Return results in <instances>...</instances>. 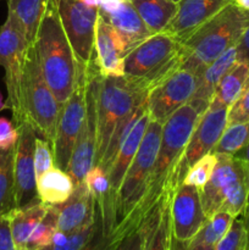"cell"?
Here are the masks:
<instances>
[{
	"instance_id": "bcb514c9",
	"label": "cell",
	"mask_w": 249,
	"mask_h": 250,
	"mask_svg": "<svg viewBox=\"0 0 249 250\" xmlns=\"http://www.w3.org/2000/svg\"><path fill=\"white\" fill-rule=\"evenodd\" d=\"M247 183H248V194H247V203H246V209L242 216L244 219H249V166H248V173H247Z\"/></svg>"
},
{
	"instance_id": "ac0fdd59",
	"label": "cell",
	"mask_w": 249,
	"mask_h": 250,
	"mask_svg": "<svg viewBox=\"0 0 249 250\" xmlns=\"http://www.w3.org/2000/svg\"><path fill=\"white\" fill-rule=\"evenodd\" d=\"M233 0H181L175 19L165 29L183 42L203 23L219 14Z\"/></svg>"
},
{
	"instance_id": "e0dca14e",
	"label": "cell",
	"mask_w": 249,
	"mask_h": 250,
	"mask_svg": "<svg viewBox=\"0 0 249 250\" xmlns=\"http://www.w3.org/2000/svg\"><path fill=\"white\" fill-rule=\"evenodd\" d=\"M132 45L99 15L95 28L93 62L103 77L124 76V60Z\"/></svg>"
},
{
	"instance_id": "d6986e66",
	"label": "cell",
	"mask_w": 249,
	"mask_h": 250,
	"mask_svg": "<svg viewBox=\"0 0 249 250\" xmlns=\"http://www.w3.org/2000/svg\"><path fill=\"white\" fill-rule=\"evenodd\" d=\"M58 209V231L65 234L84 229L94 221V199L84 182L75 186V190Z\"/></svg>"
},
{
	"instance_id": "4fadbf2b",
	"label": "cell",
	"mask_w": 249,
	"mask_h": 250,
	"mask_svg": "<svg viewBox=\"0 0 249 250\" xmlns=\"http://www.w3.org/2000/svg\"><path fill=\"white\" fill-rule=\"evenodd\" d=\"M228 107L212 98L211 103L198 120L183 153L175 176V190L182 185L187 171L207 154L212 153L227 126Z\"/></svg>"
},
{
	"instance_id": "ab89813d",
	"label": "cell",
	"mask_w": 249,
	"mask_h": 250,
	"mask_svg": "<svg viewBox=\"0 0 249 250\" xmlns=\"http://www.w3.org/2000/svg\"><path fill=\"white\" fill-rule=\"evenodd\" d=\"M19 139V129L14 121L0 117V149L15 148Z\"/></svg>"
},
{
	"instance_id": "603a6c76",
	"label": "cell",
	"mask_w": 249,
	"mask_h": 250,
	"mask_svg": "<svg viewBox=\"0 0 249 250\" xmlns=\"http://www.w3.org/2000/svg\"><path fill=\"white\" fill-rule=\"evenodd\" d=\"M75 190V182L66 171L51 167L37 178V193L39 200L48 207L61 205Z\"/></svg>"
},
{
	"instance_id": "b9f144b4",
	"label": "cell",
	"mask_w": 249,
	"mask_h": 250,
	"mask_svg": "<svg viewBox=\"0 0 249 250\" xmlns=\"http://www.w3.org/2000/svg\"><path fill=\"white\" fill-rule=\"evenodd\" d=\"M237 49V61L246 62L249 65V24L244 29L243 34L239 38L236 45Z\"/></svg>"
},
{
	"instance_id": "83f0119b",
	"label": "cell",
	"mask_w": 249,
	"mask_h": 250,
	"mask_svg": "<svg viewBox=\"0 0 249 250\" xmlns=\"http://www.w3.org/2000/svg\"><path fill=\"white\" fill-rule=\"evenodd\" d=\"M15 148L0 149V216L17 209L14 176Z\"/></svg>"
},
{
	"instance_id": "8992f818",
	"label": "cell",
	"mask_w": 249,
	"mask_h": 250,
	"mask_svg": "<svg viewBox=\"0 0 249 250\" xmlns=\"http://www.w3.org/2000/svg\"><path fill=\"white\" fill-rule=\"evenodd\" d=\"M22 107L26 120L37 134L53 146L61 105L44 78L34 44L27 49L22 80Z\"/></svg>"
},
{
	"instance_id": "681fc988",
	"label": "cell",
	"mask_w": 249,
	"mask_h": 250,
	"mask_svg": "<svg viewBox=\"0 0 249 250\" xmlns=\"http://www.w3.org/2000/svg\"><path fill=\"white\" fill-rule=\"evenodd\" d=\"M244 224H246V229L247 232H248V242H247V250H249V219H244Z\"/></svg>"
},
{
	"instance_id": "f546056e",
	"label": "cell",
	"mask_w": 249,
	"mask_h": 250,
	"mask_svg": "<svg viewBox=\"0 0 249 250\" xmlns=\"http://www.w3.org/2000/svg\"><path fill=\"white\" fill-rule=\"evenodd\" d=\"M94 215H95V229L89 241L83 246L81 250H114L117 242L121 238L122 234L134 224L124 225L115 229L111 233L105 229L104 216H103V207L99 202L94 200Z\"/></svg>"
},
{
	"instance_id": "836d02e7",
	"label": "cell",
	"mask_w": 249,
	"mask_h": 250,
	"mask_svg": "<svg viewBox=\"0 0 249 250\" xmlns=\"http://www.w3.org/2000/svg\"><path fill=\"white\" fill-rule=\"evenodd\" d=\"M216 161L217 155L214 153H209L203 156V158H200L187 171L185 178H183V185L194 186L198 189L202 190L208 183V181L210 180V177H211Z\"/></svg>"
},
{
	"instance_id": "f907efd6",
	"label": "cell",
	"mask_w": 249,
	"mask_h": 250,
	"mask_svg": "<svg viewBox=\"0 0 249 250\" xmlns=\"http://www.w3.org/2000/svg\"><path fill=\"white\" fill-rule=\"evenodd\" d=\"M4 109H7V107H6V104L4 103V99H2L1 93H0V111H1V110H4Z\"/></svg>"
},
{
	"instance_id": "60d3db41",
	"label": "cell",
	"mask_w": 249,
	"mask_h": 250,
	"mask_svg": "<svg viewBox=\"0 0 249 250\" xmlns=\"http://www.w3.org/2000/svg\"><path fill=\"white\" fill-rule=\"evenodd\" d=\"M0 250H16L10 229V215L0 216Z\"/></svg>"
},
{
	"instance_id": "f5cc1de1",
	"label": "cell",
	"mask_w": 249,
	"mask_h": 250,
	"mask_svg": "<svg viewBox=\"0 0 249 250\" xmlns=\"http://www.w3.org/2000/svg\"><path fill=\"white\" fill-rule=\"evenodd\" d=\"M246 250H247V248H246Z\"/></svg>"
},
{
	"instance_id": "d4e9b609",
	"label": "cell",
	"mask_w": 249,
	"mask_h": 250,
	"mask_svg": "<svg viewBox=\"0 0 249 250\" xmlns=\"http://www.w3.org/2000/svg\"><path fill=\"white\" fill-rule=\"evenodd\" d=\"M48 205L42 202L29 207L19 208L10 214V229L16 250H23L37 225L45 216Z\"/></svg>"
},
{
	"instance_id": "30bf717a",
	"label": "cell",
	"mask_w": 249,
	"mask_h": 250,
	"mask_svg": "<svg viewBox=\"0 0 249 250\" xmlns=\"http://www.w3.org/2000/svg\"><path fill=\"white\" fill-rule=\"evenodd\" d=\"M100 75L93 63L87 68V94H85V116L82 128L76 139L75 148L71 156L67 173L75 182L80 185L84 180L88 171L94 166L98 146V115L97 90Z\"/></svg>"
},
{
	"instance_id": "484cf974",
	"label": "cell",
	"mask_w": 249,
	"mask_h": 250,
	"mask_svg": "<svg viewBox=\"0 0 249 250\" xmlns=\"http://www.w3.org/2000/svg\"><path fill=\"white\" fill-rule=\"evenodd\" d=\"M170 199L164 198L150 212V222L143 250H170Z\"/></svg>"
},
{
	"instance_id": "f35d334b",
	"label": "cell",
	"mask_w": 249,
	"mask_h": 250,
	"mask_svg": "<svg viewBox=\"0 0 249 250\" xmlns=\"http://www.w3.org/2000/svg\"><path fill=\"white\" fill-rule=\"evenodd\" d=\"M247 121H249V82L241 97L228 107L227 111V125Z\"/></svg>"
},
{
	"instance_id": "7dc6e473",
	"label": "cell",
	"mask_w": 249,
	"mask_h": 250,
	"mask_svg": "<svg viewBox=\"0 0 249 250\" xmlns=\"http://www.w3.org/2000/svg\"><path fill=\"white\" fill-rule=\"evenodd\" d=\"M233 4L237 5L239 9L249 12V0H233Z\"/></svg>"
},
{
	"instance_id": "8d00e7d4",
	"label": "cell",
	"mask_w": 249,
	"mask_h": 250,
	"mask_svg": "<svg viewBox=\"0 0 249 250\" xmlns=\"http://www.w3.org/2000/svg\"><path fill=\"white\" fill-rule=\"evenodd\" d=\"M247 242L248 232L246 224L243 216H238L233 220L224 238L215 246V250H246Z\"/></svg>"
},
{
	"instance_id": "c3c4849f",
	"label": "cell",
	"mask_w": 249,
	"mask_h": 250,
	"mask_svg": "<svg viewBox=\"0 0 249 250\" xmlns=\"http://www.w3.org/2000/svg\"><path fill=\"white\" fill-rule=\"evenodd\" d=\"M80 1L83 2L84 5H87V6L98 7V9H99L100 5H102L103 0H80Z\"/></svg>"
},
{
	"instance_id": "9c48e42d",
	"label": "cell",
	"mask_w": 249,
	"mask_h": 250,
	"mask_svg": "<svg viewBox=\"0 0 249 250\" xmlns=\"http://www.w3.org/2000/svg\"><path fill=\"white\" fill-rule=\"evenodd\" d=\"M28 46L21 32L6 19L0 28V66L5 71L4 80L7 90L5 104L11 110L16 127L27 121L22 107V80Z\"/></svg>"
},
{
	"instance_id": "6da1fadb",
	"label": "cell",
	"mask_w": 249,
	"mask_h": 250,
	"mask_svg": "<svg viewBox=\"0 0 249 250\" xmlns=\"http://www.w3.org/2000/svg\"><path fill=\"white\" fill-rule=\"evenodd\" d=\"M203 112L189 102L173 112L163 125L160 146L143 202L132 216H145L164 198L175 192V176L192 132ZM128 217V219H129ZM127 219V220H128Z\"/></svg>"
},
{
	"instance_id": "ffe728a7",
	"label": "cell",
	"mask_w": 249,
	"mask_h": 250,
	"mask_svg": "<svg viewBox=\"0 0 249 250\" xmlns=\"http://www.w3.org/2000/svg\"><path fill=\"white\" fill-rule=\"evenodd\" d=\"M236 62L237 49L236 46H232L231 49L225 51L220 58H217L214 62L210 63L203 73L202 80H200L194 95L189 100L190 104H193L200 111L204 112L211 103L215 89H216L220 80Z\"/></svg>"
},
{
	"instance_id": "d6a6232c",
	"label": "cell",
	"mask_w": 249,
	"mask_h": 250,
	"mask_svg": "<svg viewBox=\"0 0 249 250\" xmlns=\"http://www.w3.org/2000/svg\"><path fill=\"white\" fill-rule=\"evenodd\" d=\"M94 229L95 215L93 224L88 225V226L80 229V231L73 232V233L70 234H65L62 232L58 231L54 236L53 242L41 250H81L83 248V246L89 241L93 232H94Z\"/></svg>"
},
{
	"instance_id": "8fae6325",
	"label": "cell",
	"mask_w": 249,
	"mask_h": 250,
	"mask_svg": "<svg viewBox=\"0 0 249 250\" xmlns=\"http://www.w3.org/2000/svg\"><path fill=\"white\" fill-rule=\"evenodd\" d=\"M58 10L78 66L87 70L93 65L99 9L87 6L80 0H58Z\"/></svg>"
},
{
	"instance_id": "1f68e13d",
	"label": "cell",
	"mask_w": 249,
	"mask_h": 250,
	"mask_svg": "<svg viewBox=\"0 0 249 250\" xmlns=\"http://www.w3.org/2000/svg\"><path fill=\"white\" fill-rule=\"evenodd\" d=\"M58 232V209L49 207L45 216L41 220L27 241L23 250H41L53 242Z\"/></svg>"
},
{
	"instance_id": "f1b7e54d",
	"label": "cell",
	"mask_w": 249,
	"mask_h": 250,
	"mask_svg": "<svg viewBox=\"0 0 249 250\" xmlns=\"http://www.w3.org/2000/svg\"><path fill=\"white\" fill-rule=\"evenodd\" d=\"M236 217L226 211H217L211 217L207 220L202 229H199L197 234L187 242L188 246H204V247H215L222 238L227 231L231 227L232 222Z\"/></svg>"
},
{
	"instance_id": "cb8c5ba5",
	"label": "cell",
	"mask_w": 249,
	"mask_h": 250,
	"mask_svg": "<svg viewBox=\"0 0 249 250\" xmlns=\"http://www.w3.org/2000/svg\"><path fill=\"white\" fill-rule=\"evenodd\" d=\"M153 34L164 32L175 19L177 2L171 0H129Z\"/></svg>"
},
{
	"instance_id": "7402d4cb",
	"label": "cell",
	"mask_w": 249,
	"mask_h": 250,
	"mask_svg": "<svg viewBox=\"0 0 249 250\" xmlns=\"http://www.w3.org/2000/svg\"><path fill=\"white\" fill-rule=\"evenodd\" d=\"M100 16L124 37L133 49L153 36L129 0H124L121 6L112 14Z\"/></svg>"
},
{
	"instance_id": "9a60e30c",
	"label": "cell",
	"mask_w": 249,
	"mask_h": 250,
	"mask_svg": "<svg viewBox=\"0 0 249 250\" xmlns=\"http://www.w3.org/2000/svg\"><path fill=\"white\" fill-rule=\"evenodd\" d=\"M19 139L15 146L14 176L15 198L17 209L39 203L37 193V176L34 168V146L38 137L28 121L17 126Z\"/></svg>"
},
{
	"instance_id": "ee69618b",
	"label": "cell",
	"mask_w": 249,
	"mask_h": 250,
	"mask_svg": "<svg viewBox=\"0 0 249 250\" xmlns=\"http://www.w3.org/2000/svg\"><path fill=\"white\" fill-rule=\"evenodd\" d=\"M124 0H103L102 5L99 7L100 15H109L116 11L122 5Z\"/></svg>"
},
{
	"instance_id": "816d5d0a",
	"label": "cell",
	"mask_w": 249,
	"mask_h": 250,
	"mask_svg": "<svg viewBox=\"0 0 249 250\" xmlns=\"http://www.w3.org/2000/svg\"><path fill=\"white\" fill-rule=\"evenodd\" d=\"M171 1H173V2H177V4H178V2H180L181 0H171Z\"/></svg>"
},
{
	"instance_id": "4dcf8cb0",
	"label": "cell",
	"mask_w": 249,
	"mask_h": 250,
	"mask_svg": "<svg viewBox=\"0 0 249 250\" xmlns=\"http://www.w3.org/2000/svg\"><path fill=\"white\" fill-rule=\"evenodd\" d=\"M249 142V121L227 125L221 138L214 148V154L234 156Z\"/></svg>"
},
{
	"instance_id": "52a82bcc",
	"label": "cell",
	"mask_w": 249,
	"mask_h": 250,
	"mask_svg": "<svg viewBox=\"0 0 249 250\" xmlns=\"http://www.w3.org/2000/svg\"><path fill=\"white\" fill-rule=\"evenodd\" d=\"M163 124L150 120L138 151L129 165L114 203V229L126 221L143 202L154 170Z\"/></svg>"
},
{
	"instance_id": "74e56055",
	"label": "cell",
	"mask_w": 249,
	"mask_h": 250,
	"mask_svg": "<svg viewBox=\"0 0 249 250\" xmlns=\"http://www.w3.org/2000/svg\"><path fill=\"white\" fill-rule=\"evenodd\" d=\"M53 146L42 137H37L34 146V168H36L37 178L43 175L51 167H54Z\"/></svg>"
},
{
	"instance_id": "44dd1931",
	"label": "cell",
	"mask_w": 249,
	"mask_h": 250,
	"mask_svg": "<svg viewBox=\"0 0 249 250\" xmlns=\"http://www.w3.org/2000/svg\"><path fill=\"white\" fill-rule=\"evenodd\" d=\"M46 0H7V19L26 38L34 44L45 10Z\"/></svg>"
},
{
	"instance_id": "3957f363",
	"label": "cell",
	"mask_w": 249,
	"mask_h": 250,
	"mask_svg": "<svg viewBox=\"0 0 249 250\" xmlns=\"http://www.w3.org/2000/svg\"><path fill=\"white\" fill-rule=\"evenodd\" d=\"M249 24V12L231 2L182 42L181 68L202 77L208 66L236 46Z\"/></svg>"
},
{
	"instance_id": "f6af8a7d",
	"label": "cell",
	"mask_w": 249,
	"mask_h": 250,
	"mask_svg": "<svg viewBox=\"0 0 249 250\" xmlns=\"http://www.w3.org/2000/svg\"><path fill=\"white\" fill-rule=\"evenodd\" d=\"M234 156L238 159H241L242 161H244V163L249 166V142H248V144H247V146H244V148L242 149L239 153H237Z\"/></svg>"
},
{
	"instance_id": "277c9868",
	"label": "cell",
	"mask_w": 249,
	"mask_h": 250,
	"mask_svg": "<svg viewBox=\"0 0 249 250\" xmlns=\"http://www.w3.org/2000/svg\"><path fill=\"white\" fill-rule=\"evenodd\" d=\"M149 88L126 76H100L97 90L98 146L94 165H99L115 128L145 102Z\"/></svg>"
},
{
	"instance_id": "d590c367",
	"label": "cell",
	"mask_w": 249,
	"mask_h": 250,
	"mask_svg": "<svg viewBox=\"0 0 249 250\" xmlns=\"http://www.w3.org/2000/svg\"><path fill=\"white\" fill-rule=\"evenodd\" d=\"M83 182L87 186L88 190L92 194L93 199L95 202H99L104 205V203L106 202L107 195H109L110 190V182H109V176L107 173L103 170V167L100 166L94 165L89 171L87 172V175L84 176V180Z\"/></svg>"
},
{
	"instance_id": "7c38bea8",
	"label": "cell",
	"mask_w": 249,
	"mask_h": 250,
	"mask_svg": "<svg viewBox=\"0 0 249 250\" xmlns=\"http://www.w3.org/2000/svg\"><path fill=\"white\" fill-rule=\"evenodd\" d=\"M85 94H87V70L81 68L75 90L67 102L61 105L60 116L53 144L54 164L56 167L67 172L76 139L82 128L85 116Z\"/></svg>"
},
{
	"instance_id": "e575fe53",
	"label": "cell",
	"mask_w": 249,
	"mask_h": 250,
	"mask_svg": "<svg viewBox=\"0 0 249 250\" xmlns=\"http://www.w3.org/2000/svg\"><path fill=\"white\" fill-rule=\"evenodd\" d=\"M150 212L143 219L137 220L122 234L114 250H143L149 229V222H150Z\"/></svg>"
},
{
	"instance_id": "7a4b0ae2",
	"label": "cell",
	"mask_w": 249,
	"mask_h": 250,
	"mask_svg": "<svg viewBox=\"0 0 249 250\" xmlns=\"http://www.w3.org/2000/svg\"><path fill=\"white\" fill-rule=\"evenodd\" d=\"M34 45L46 83L59 104L62 105L75 90L81 68L58 10V0H46Z\"/></svg>"
},
{
	"instance_id": "ba28073f",
	"label": "cell",
	"mask_w": 249,
	"mask_h": 250,
	"mask_svg": "<svg viewBox=\"0 0 249 250\" xmlns=\"http://www.w3.org/2000/svg\"><path fill=\"white\" fill-rule=\"evenodd\" d=\"M182 60V42L164 31L132 49L124 60V76L153 85L177 70Z\"/></svg>"
},
{
	"instance_id": "7bdbcfd3",
	"label": "cell",
	"mask_w": 249,
	"mask_h": 250,
	"mask_svg": "<svg viewBox=\"0 0 249 250\" xmlns=\"http://www.w3.org/2000/svg\"><path fill=\"white\" fill-rule=\"evenodd\" d=\"M170 250H215V247H204V246L190 247V246H188L187 242L176 241V239L171 236Z\"/></svg>"
},
{
	"instance_id": "4316f807",
	"label": "cell",
	"mask_w": 249,
	"mask_h": 250,
	"mask_svg": "<svg viewBox=\"0 0 249 250\" xmlns=\"http://www.w3.org/2000/svg\"><path fill=\"white\" fill-rule=\"evenodd\" d=\"M249 82V65L237 61L220 80L214 97L220 103L229 107L241 97Z\"/></svg>"
},
{
	"instance_id": "5b68a950",
	"label": "cell",
	"mask_w": 249,
	"mask_h": 250,
	"mask_svg": "<svg viewBox=\"0 0 249 250\" xmlns=\"http://www.w3.org/2000/svg\"><path fill=\"white\" fill-rule=\"evenodd\" d=\"M248 165L232 155L217 154L212 175L200 193L203 210L209 219L222 210L233 217L242 216L246 209Z\"/></svg>"
},
{
	"instance_id": "2e32d148",
	"label": "cell",
	"mask_w": 249,
	"mask_h": 250,
	"mask_svg": "<svg viewBox=\"0 0 249 250\" xmlns=\"http://www.w3.org/2000/svg\"><path fill=\"white\" fill-rule=\"evenodd\" d=\"M171 233L176 241L189 242L199 232L208 217L203 210L199 189L181 185L170 198Z\"/></svg>"
},
{
	"instance_id": "5bb4252c",
	"label": "cell",
	"mask_w": 249,
	"mask_h": 250,
	"mask_svg": "<svg viewBox=\"0 0 249 250\" xmlns=\"http://www.w3.org/2000/svg\"><path fill=\"white\" fill-rule=\"evenodd\" d=\"M202 77L178 67L149 89L146 106L150 120L165 124L166 120L194 95Z\"/></svg>"
}]
</instances>
